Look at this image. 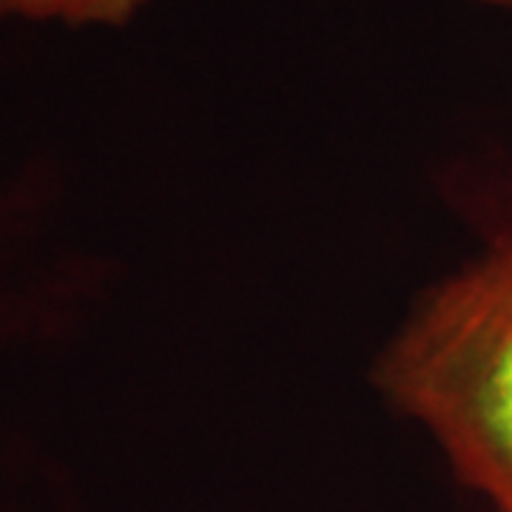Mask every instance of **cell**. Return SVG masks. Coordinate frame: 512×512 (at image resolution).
<instances>
[{"label": "cell", "mask_w": 512, "mask_h": 512, "mask_svg": "<svg viewBox=\"0 0 512 512\" xmlns=\"http://www.w3.org/2000/svg\"><path fill=\"white\" fill-rule=\"evenodd\" d=\"M382 384L436 433L458 476L512 512V234L421 308Z\"/></svg>", "instance_id": "1"}, {"label": "cell", "mask_w": 512, "mask_h": 512, "mask_svg": "<svg viewBox=\"0 0 512 512\" xmlns=\"http://www.w3.org/2000/svg\"><path fill=\"white\" fill-rule=\"evenodd\" d=\"M487 3H512V0H487Z\"/></svg>", "instance_id": "3"}, {"label": "cell", "mask_w": 512, "mask_h": 512, "mask_svg": "<svg viewBox=\"0 0 512 512\" xmlns=\"http://www.w3.org/2000/svg\"><path fill=\"white\" fill-rule=\"evenodd\" d=\"M140 3L143 0H0V12L74 23H117L126 20Z\"/></svg>", "instance_id": "2"}]
</instances>
